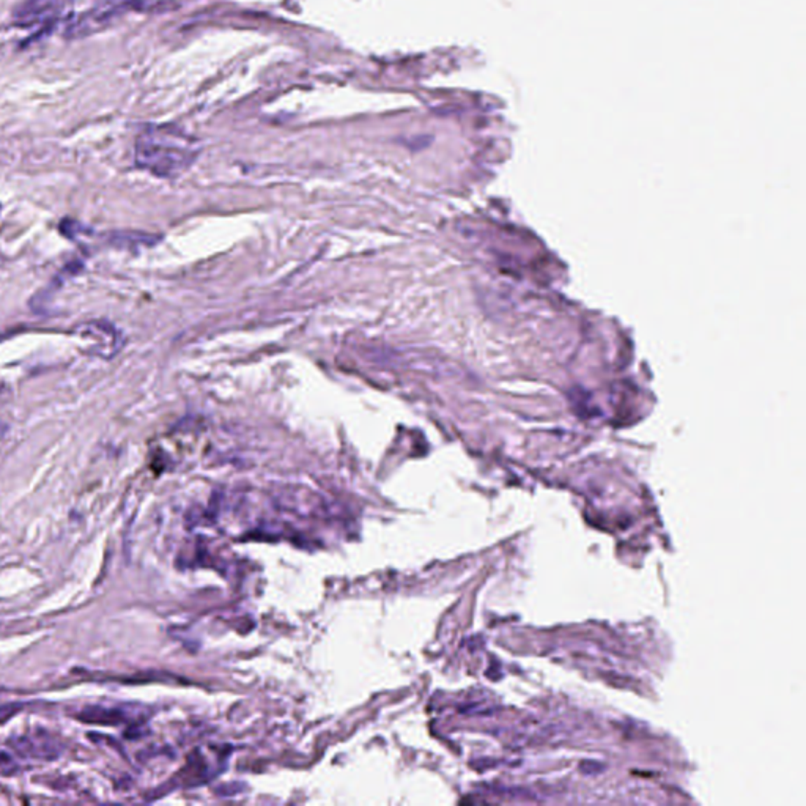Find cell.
I'll list each match as a JSON object with an SVG mask.
<instances>
[{
	"label": "cell",
	"instance_id": "1",
	"mask_svg": "<svg viewBox=\"0 0 806 806\" xmlns=\"http://www.w3.org/2000/svg\"><path fill=\"white\" fill-rule=\"evenodd\" d=\"M197 155V142L170 126H150L136 142L137 166L162 179L185 172Z\"/></svg>",
	"mask_w": 806,
	"mask_h": 806
},
{
	"label": "cell",
	"instance_id": "2",
	"mask_svg": "<svg viewBox=\"0 0 806 806\" xmlns=\"http://www.w3.org/2000/svg\"><path fill=\"white\" fill-rule=\"evenodd\" d=\"M62 8L60 0H25L13 13L19 27L46 25L55 21Z\"/></svg>",
	"mask_w": 806,
	"mask_h": 806
},
{
	"label": "cell",
	"instance_id": "3",
	"mask_svg": "<svg viewBox=\"0 0 806 806\" xmlns=\"http://www.w3.org/2000/svg\"><path fill=\"white\" fill-rule=\"evenodd\" d=\"M10 746L21 754L22 758L35 759H57L60 754L59 742L54 740L53 735L46 732H35L34 735H21L10 742Z\"/></svg>",
	"mask_w": 806,
	"mask_h": 806
},
{
	"label": "cell",
	"instance_id": "4",
	"mask_svg": "<svg viewBox=\"0 0 806 806\" xmlns=\"http://www.w3.org/2000/svg\"><path fill=\"white\" fill-rule=\"evenodd\" d=\"M76 718L82 723H88V725L118 726L126 720V716L122 710H118V709L88 706L85 709H82L81 712L76 714Z\"/></svg>",
	"mask_w": 806,
	"mask_h": 806
},
{
	"label": "cell",
	"instance_id": "5",
	"mask_svg": "<svg viewBox=\"0 0 806 806\" xmlns=\"http://www.w3.org/2000/svg\"><path fill=\"white\" fill-rule=\"evenodd\" d=\"M22 710V704L19 702H8V704H4V706H0V725H4V723L8 721L13 716L18 715L19 712Z\"/></svg>",
	"mask_w": 806,
	"mask_h": 806
},
{
	"label": "cell",
	"instance_id": "6",
	"mask_svg": "<svg viewBox=\"0 0 806 806\" xmlns=\"http://www.w3.org/2000/svg\"><path fill=\"white\" fill-rule=\"evenodd\" d=\"M11 765V759L5 753H0V770Z\"/></svg>",
	"mask_w": 806,
	"mask_h": 806
}]
</instances>
